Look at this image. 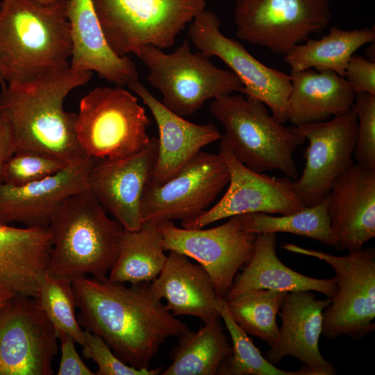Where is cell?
Listing matches in <instances>:
<instances>
[{
	"label": "cell",
	"mask_w": 375,
	"mask_h": 375,
	"mask_svg": "<svg viewBox=\"0 0 375 375\" xmlns=\"http://www.w3.org/2000/svg\"><path fill=\"white\" fill-rule=\"evenodd\" d=\"M72 283L81 326L101 336L132 367L149 368L167 339L189 331L167 309L150 283L127 286L108 276H85Z\"/></svg>",
	"instance_id": "obj_1"
},
{
	"label": "cell",
	"mask_w": 375,
	"mask_h": 375,
	"mask_svg": "<svg viewBox=\"0 0 375 375\" xmlns=\"http://www.w3.org/2000/svg\"><path fill=\"white\" fill-rule=\"evenodd\" d=\"M92 76L91 72H73L69 67L27 83L2 87L0 117L10 128L15 152L42 151L68 164L88 157L76 140V113L66 111L64 102Z\"/></svg>",
	"instance_id": "obj_2"
},
{
	"label": "cell",
	"mask_w": 375,
	"mask_h": 375,
	"mask_svg": "<svg viewBox=\"0 0 375 375\" xmlns=\"http://www.w3.org/2000/svg\"><path fill=\"white\" fill-rule=\"evenodd\" d=\"M67 0L0 2V84L23 83L69 67Z\"/></svg>",
	"instance_id": "obj_3"
},
{
	"label": "cell",
	"mask_w": 375,
	"mask_h": 375,
	"mask_svg": "<svg viewBox=\"0 0 375 375\" xmlns=\"http://www.w3.org/2000/svg\"><path fill=\"white\" fill-rule=\"evenodd\" d=\"M52 249L47 272L72 281L88 275L107 277L124 229L86 189L65 199L49 226Z\"/></svg>",
	"instance_id": "obj_4"
},
{
	"label": "cell",
	"mask_w": 375,
	"mask_h": 375,
	"mask_svg": "<svg viewBox=\"0 0 375 375\" xmlns=\"http://www.w3.org/2000/svg\"><path fill=\"white\" fill-rule=\"evenodd\" d=\"M209 112L224 128L220 146L239 162L256 172L278 170L297 179L293 153L306 139L269 115L263 103L231 94L213 99Z\"/></svg>",
	"instance_id": "obj_5"
},
{
	"label": "cell",
	"mask_w": 375,
	"mask_h": 375,
	"mask_svg": "<svg viewBox=\"0 0 375 375\" xmlns=\"http://www.w3.org/2000/svg\"><path fill=\"white\" fill-rule=\"evenodd\" d=\"M148 68L147 81L162 94V103L181 116L197 112L210 99L243 92L231 70L219 68L201 51L193 53L189 40L167 53L151 45L135 54Z\"/></svg>",
	"instance_id": "obj_6"
},
{
	"label": "cell",
	"mask_w": 375,
	"mask_h": 375,
	"mask_svg": "<svg viewBox=\"0 0 375 375\" xmlns=\"http://www.w3.org/2000/svg\"><path fill=\"white\" fill-rule=\"evenodd\" d=\"M149 124L145 109L132 93L123 87H96L80 100L75 133L88 156L117 159L148 144Z\"/></svg>",
	"instance_id": "obj_7"
},
{
	"label": "cell",
	"mask_w": 375,
	"mask_h": 375,
	"mask_svg": "<svg viewBox=\"0 0 375 375\" xmlns=\"http://www.w3.org/2000/svg\"><path fill=\"white\" fill-rule=\"evenodd\" d=\"M105 38L119 56L142 47L174 46L178 35L202 10L205 0H92Z\"/></svg>",
	"instance_id": "obj_8"
},
{
	"label": "cell",
	"mask_w": 375,
	"mask_h": 375,
	"mask_svg": "<svg viewBox=\"0 0 375 375\" xmlns=\"http://www.w3.org/2000/svg\"><path fill=\"white\" fill-rule=\"evenodd\" d=\"M285 250L316 258L333 269L337 292L323 311L322 335H347L358 340L375 329V248L349 251L344 256L306 249L294 244Z\"/></svg>",
	"instance_id": "obj_9"
},
{
	"label": "cell",
	"mask_w": 375,
	"mask_h": 375,
	"mask_svg": "<svg viewBox=\"0 0 375 375\" xmlns=\"http://www.w3.org/2000/svg\"><path fill=\"white\" fill-rule=\"evenodd\" d=\"M331 18V0H237L233 12L240 40L283 55L321 33Z\"/></svg>",
	"instance_id": "obj_10"
},
{
	"label": "cell",
	"mask_w": 375,
	"mask_h": 375,
	"mask_svg": "<svg viewBox=\"0 0 375 375\" xmlns=\"http://www.w3.org/2000/svg\"><path fill=\"white\" fill-rule=\"evenodd\" d=\"M220 26L217 16L205 9L191 22L188 40L206 56L222 60L242 82L247 97L263 103L280 123L288 122L290 76L260 62L240 42L223 35Z\"/></svg>",
	"instance_id": "obj_11"
},
{
	"label": "cell",
	"mask_w": 375,
	"mask_h": 375,
	"mask_svg": "<svg viewBox=\"0 0 375 375\" xmlns=\"http://www.w3.org/2000/svg\"><path fill=\"white\" fill-rule=\"evenodd\" d=\"M228 181L221 154L200 151L166 182L149 181L142 203V224L193 218L209 208Z\"/></svg>",
	"instance_id": "obj_12"
},
{
	"label": "cell",
	"mask_w": 375,
	"mask_h": 375,
	"mask_svg": "<svg viewBox=\"0 0 375 375\" xmlns=\"http://www.w3.org/2000/svg\"><path fill=\"white\" fill-rule=\"evenodd\" d=\"M58 340L36 297H12L0 307V375L53 374Z\"/></svg>",
	"instance_id": "obj_13"
},
{
	"label": "cell",
	"mask_w": 375,
	"mask_h": 375,
	"mask_svg": "<svg viewBox=\"0 0 375 375\" xmlns=\"http://www.w3.org/2000/svg\"><path fill=\"white\" fill-rule=\"evenodd\" d=\"M157 225L165 250L197 261L210 276L218 297L225 299L239 269L252 256L256 235L245 232L237 216L208 229L178 227L173 221Z\"/></svg>",
	"instance_id": "obj_14"
},
{
	"label": "cell",
	"mask_w": 375,
	"mask_h": 375,
	"mask_svg": "<svg viewBox=\"0 0 375 375\" xmlns=\"http://www.w3.org/2000/svg\"><path fill=\"white\" fill-rule=\"evenodd\" d=\"M358 120L352 106L346 113L321 122L292 126L308 140L301 176L292 181L294 192L307 206L326 199L336 179L354 164Z\"/></svg>",
	"instance_id": "obj_15"
},
{
	"label": "cell",
	"mask_w": 375,
	"mask_h": 375,
	"mask_svg": "<svg viewBox=\"0 0 375 375\" xmlns=\"http://www.w3.org/2000/svg\"><path fill=\"white\" fill-rule=\"evenodd\" d=\"M219 153L228 170V189L211 208L183 220L182 228H202L228 217L254 212L288 215L307 207L294 192L292 179L254 172L239 162L225 147L220 146Z\"/></svg>",
	"instance_id": "obj_16"
},
{
	"label": "cell",
	"mask_w": 375,
	"mask_h": 375,
	"mask_svg": "<svg viewBox=\"0 0 375 375\" xmlns=\"http://www.w3.org/2000/svg\"><path fill=\"white\" fill-rule=\"evenodd\" d=\"M158 151V140L151 137L138 152L122 158L95 159L87 181L88 190L126 231L142 225L141 208Z\"/></svg>",
	"instance_id": "obj_17"
},
{
	"label": "cell",
	"mask_w": 375,
	"mask_h": 375,
	"mask_svg": "<svg viewBox=\"0 0 375 375\" xmlns=\"http://www.w3.org/2000/svg\"><path fill=\"white\" fill-rule=\"evenodd\" d=\"M95 159L86 157L44 178L20 186L0 185V222H18L26 227H48L62 202L88 189Z\"/></svg>",
	"instance_id": "obj_18"
},
{
	"label": "cell",
	"mask_w": 375,
	"mask_h": 375,
	"mask_svg": "<svg viewBox=\"0 0 375 375\" xmlns=\"http://www.w3.org/2000/svg\"><path fill=\"white\" fill-rule=\"evenodd\" d=\"M331 299H317L310 291L285 292L280 317L281 326L275 344L265 351L273 365L292 356L306 365L312 375H335L336 370L320 353L323 311Z\"/></svg>",
	"instance_id": "obj_19"
},
{
	"label": "cell",
	"mask_w": 375,
	"mask_h": 375,
	"mask_svg": "<svg viewBox=\"0 0 375 375\" xmlns=\"http://www.w3.org/2000/svg\"><path fill=\"white\" fill-rule=\"evenodd\" d=\"M331 229L343 249L353 251L375 237V167L354 163L326 197Z\"/></svg>",
	"instance_id": "obj_20"
},
{
	"label": "cell",
	"mask_w": 375,
	"mask_h": 375,
	"mask_svg": "<svg viewBox=\"0 0 375 375\" xmlns=\"http://www.w3.org/2000/svg\"><path fill=\"white\" fill-rule=\"evenodd\" d=\"M151 112L159 133L158 151L150 181L162 184L204 147L219 140L222 133L213 123L197 124L168 108L139 81L128 85Z\"/></svg>",
	"instance_id": "obj_21"
},
{
	"label": "cell",
	"mask_w": 375,
	"mask_h": 375,
	"mask_svg": "<svg viewBox=\"0 0 375 375\" xmlns=\"http://www.w3.org/2000/svg\"><path fill=\"white\" fill-rule=\"evenodd\" d=\"M67 15L72 39V71L95 72L119 87L139 80L135 62L128 56H118L109 46L92 0H67Z\"/></svg>",
	"instance_id": "obj_22"
},
{
	"label": "cell",
	"mask_w": 375,
	"mask_h": 375,
	"mask_svg": "<svg viewBox=\"0 0 375 375\" xmlns=\"http://www.w3.org/2000/svg\"><path fill=\"white\" fill-rule=\"evenodd\" d=\"M51 249L48 227L0 222V294L37 297Z\"/></svg>",
	"instance_id": "obj_23"
},
{
	"label": "cell",
	"mask_w": 375,
	"mask_h": 375,
	"mask_svg": "<svg viewBox=\"0 0 375 375\" xmlns=\"http://www.w3.org/2000/svg\"><path fill=\"white\" fill-rule=\"evenodd\" d=\"M150 284L174 316H193L203 323L220 317L224 299L217 294L206 270L183 254L169 251L162 269Z\"/></svg>",
	"instance_id": "obj_24"
},
{
	"label": "cell",
	"mask_w": 375,
	"mask_h": 375,
	"mask_svg": "<svg viewBox=\"0 0 375 375\" xmlns=\"http://www.w3.org/2000/svg\"><path fill=\"white\" fill-rule=\"evenodd\" d=\"M276 233L256 235L253 251L240 274H237L225 300L251 290L280 292L315 291L331 299L337 292L335 277L316 278L292 270L276 254Z\"/></svg>",
	"instance_id": "obj_25"
},
{
	"label": "cell",
	"mask_w": 375,
	"mask_h": 375,
	"mask_svg": "<svg viewBox=\"0 0 375 375\" xmlns=\"http://www.w3.org/2000/svg\"><path fill=\"white\" fill-rule=\"evenodd\" d=\"M288 122L294 126L321 122L349 111L356 93L347 79L332 71L291 72Z\"/></svg>",
	"instance_id": "obj_26"
},
{
	"label": "cell",
	"mask_w": 375,
	"mask_h": 375,
	"mask_svg": "<svg viewBox=\"0 0 375 375\" xmlns=\"http://www.w3.org/2000/svg\"><path fill=\"white\" fill-rule=\"evenodd\" d=\"M375 31L365 28L344 30L337 26L319 40L308 39L284 54L291 72L312 69L332 71L340 76L354 53L363 45L374 42Z\"/></svg>",
	"instance_id": "obj_27"
},
{
	"label": "cell",
	"mask_w": 375,
	"mask_h": 375,
	"mask_svg": "<svg viewBox=\"0 0 375 375\" xmlns=\"http://www.w3.org/2000/svg\"><path fill=\"white\" fill-rule=\"evenodd\" d=\"M197 331L179 335L172 349V364L162 375H215L231 353L232 345L224 332L220 317L215 318Z\"/></svg>",
	"instance_id": "obj_28"
},
{
	"label": "cell",
	"mask_w": 375,
	"mask_h": 375,
	"mask_svg": "<svg viewBox=\"0 0 375 375\" xmlns=\"http://www.w3.org/2000/svg\"><path fill=\"white\" fill-rule=\"evenodd\" d=\"M165 251L157 224L143 223L138 230H124L117 259L108 278L123 283H151L165 264L167 256Z\"/></svg>",
	"instance_id": "obj_29"
},
{
	"label": "cell",
	"mask_w": 375,
	"mask_h": 375,
	"mask_svg": "<svg viewBox=\"0 0 375 375\" xmlns=\"http://www.w3.org/2000/svg\"><path fill=\"white\" fill-rule=\"evenodd\" d=\"M327 198L319 203L288 215L278 216L264 212L237 216L242 229L255 235L288 233L313 239L322 244L344 250L330 226Z\"/></svg>",
	"instance_id": "obj_30"
},
{
	"label": "cell",
	"mask_w": 375,
	"mask_h": 375,
	"mask_svg": "<svg viewBox=\"0 0 375 375\" xmlns=\"http://www.w3.org/2000/svg\"><path fill=\"white\" fill-rule=\"evenodd\" d=\"M284 294L280 291L251 290L226 300V304L234 320L247 334L258 338L271 347L278 337L276 316Z\"/></svg>",
	"instance_id": "obj_31"
},
{
	"label": "cell",
	"mask_w": 375,
	"mask_h": 375,
	"mask_svg": "<svg viewBox=\"0 0 375 375\" xmlns=\"http://www.w3.org/2000/svg\"><path fill=\"white\" fill-rule=\"evenodd\" d=\"M219 315L224 321L231 340L232 352L220 365V375H312L308 368L286 371L277 368L264 357L251 339L234 320L229 312L226 300L219 308Z\"/></svg>",
	"instance_id": "obj_32"
},
{
	"label": "cell",
	"mask_w": 375,
	"mask_h": 375,
	"mask_svg": "<svg viewBox=\"0 0 375 375\" xmlns=\"http://www.w3.org/2000/svg\"><path fill=\"white\" fill-rule=\"evenodd\" d=\"M56 334L65 333L83 346L85 332L76 316L72 280L45 273L36 297Z\"/></svg>",
	"instance_id": "obj_33"
},
{
	"label": "cell",
	"mask_w": 375,
	"mask_h": 375,
	"mask_svg": "<svg viewBox=\"0 0 375 375\" xmlns=\"http://www.w3.org/2000/svg\"><path fill=\"white\" fill-rule=\"evenodd\" d=\"M68 163L58 157L33 150L15 152L5 162L3 183L24 185L53 175Z\"/></svg>",
	"instance_id": "obj_34"
},
{
	"label": "cell",
	"mask_w": 375,
	"mask_h": 375,
	"mask_svg": "<svg viewBox=\"0 0 375 375\" xmlns=\"http://www.w3.org/2000/svg\"><path fill=\"white\" fill-rule=\"evenodd\" d=\"M353 108L358 120L353 158L356 163L375 167V94H356Z\"/></svg>",
	"instance_id": "obj_35"
},
{
	"label": "cell",
	"mask_w": 375,
	"mask_h": 375,
	"mask_svg": "<svg viewBox=\"0 0 375 375\" xmlns=\"http://www.w3.org/2000/svg\"><path fill=\"white\" fill-rule=\"evenodd\" d=\"M83 354L98 366L97 375H156L162 372V367L138 369L132 367L115 355L99 335L84 330ZM161 374V373H160Z\"/></svg>",
	"instance_id": "obj_36"
},
{
	"label": "cell",
	"mask_w": 375,
	"mask_h": 375,
	"mask_svg": "<svg viewBox=\"0 0 375 375\" xmlns=\"http://www.w3.org/2000/svg\"><path fill=\"white\" fill-rule=\"evenodd\" d=\"M356 94H375V62L363 56L353 55L344 76Z\"/></svg>",
	"instance_id": "obj_37"
},
{
	"label": "cell",
	"mask_w": 375,
	"mask_h": 375,
	"mask_svg": "<svg viewBox=\"0 0 375 375\" xmlns=\"http://www.w3.org/2000/svg\"><path fill=\"white\" fill-rule=\"evenodd\" d=\"M60 342L61 357L58 375H94L82 360L76 349L75 341L68 335L58 333Z\"/></svg>",
	"instance_id": "obj_38"
},
{
	"label": "cell",
	"mask_w": 375,
	"mask_h": 375,
	"mask_svg": "<svg viewBox=\"0 0 375 375\" xmlns=\"http://www.w3.org/2000/svg\"><path fill=\"white\" fill-rule=\"evenodd\" d=\"M15 153L10 128L0 117V185L3 183L2 172L6 160Z\"/></svg>",
	"instance_id": "obj_39"
},
{
	"label": "cell",
	"mask_w": 375,
	"mask_h": 375,
	"mask_svg": "<svg viewBox=\"0 0 375 375\" xmlns=\"http://www.w3.org/2000/svg\"><path fill=\"white\" fill-rule=\"evenodd\" d=\"M10 299L12 298L5 296V295L0 294V307L5 305Z\"/></svg>",
	"instance_id": "obj_40"
},
{
	"label": "cell",
	"mask_w": 375,
	"mask_h": 375,
	"mask_svg": "<svg viewBox=\"0 0 375 375\" xmlns=\"http://www.w3.org/2000/svg\"><path fill=\"white\" fill-rule=\"evenodd\" d=\"M38 1H40V2L43 3H54L60 0H38Z\"/></svg>",
	"instance_id": "obj_41"
}]
</instances>
